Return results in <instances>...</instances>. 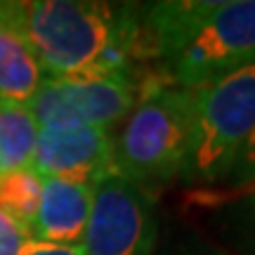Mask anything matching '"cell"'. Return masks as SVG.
I'll use <instances>...</instances> for the list:
<instances>
[{
  "instance_id": "2e32d148",
  "label": "cell",
  "mask_w": 255,
  "mask_h": 255,
  "mask_svg": "<svg viewBox=\"0 0 255 255\" xmlns=\"http://www.w3.org/2000/svg\"><path fill=\"white\" fill-rule=\"evenodd\" d=\"M19 255H85L83 246H59L45 241H31Z\"/></svg>"
},
{
  "instance_id": "9c48e42d",
  "label": "cell",
  "mask_w": 255,
  "mask_h": 255,
  "mask_svg": "<svg viewBox=\"0 0 255 255\" xmlns=\"http://www.w3.org/2000/svg\"><path fill=\"white\" fill-rule=\"evenodd\" d=\"M45 78L17 21L14 2H0V102L28 104Z\"/></svg>"
},
{
  "instance_id": "5b68a950",
  "label": "cell",
  "mask_w": 255,
  "mask_h": 255,
  "mask_svg": "<svg viewBox=\"0 0 255 255\" xmlns=\"http://www.w3.org/2000/svg\"><path fill=\"white\" fill-rule=\"evenodd\" d=\"M139 90L135 76H45L26 107L38 128L95 126L109 130L128 119Z\"/></svg>"
},
{
  "instance_id": "52a82bcc",
  "label": "cell",
  "mask_w": 255,
  "mask_h": 255,
  "mask_svg": "<svg viewBox=\"0 0 255 255\" xmlns=\"http://www.w3.org/2000/svg\"><path fill=\"white\" fill-rule=\"evenodd\" d=\"M31 168L40 177L95 184L116 175L114 139L109 130L95 126L38 128Z\"/></svg>"
},
{
  "instance_id": "ba28073f",
  "label": "cell",
  "mask_w": 255,
  "mask_h": 255,
  "mask_svg": "<svg viewBox=\"0 0 255 255\" xmlns=\"http://www.w3.org/2000/svg\"><path fill=\"white\" fill-rule=\"evenodd\" d=\"M92 208V187L69 180L43 177V194L31 229L33 241L83 246Z\"/></svg>"
},
{
  "instance_id": "8fae6325",
  "label": "cell",
  "mask_w": 255,
  "mask_h": 255,
  "mask_svg": "<svg viewBox=\"0 0 255 255\" xmlns=\"http://www.w3.org/2000/svg\"><path fill=\"white\" fill-rule=\"evenodd\" d=\"M40 194H43V177L33 168H24L0 177V210H5L28 234L36 222Z\"/></svg>"
},
{
  "instance_id": "3957f363",
  "label": "cell",
  "mask_w": 255,
  "mask_h": 255,
  "mask_svg": "<svg viewBox=\"0 0 255 255\" xmlns=\"http://www.w3.org/2000/svg\"><path fill=\"white\" fill-rule=\"evenodd\" d=\"M196 116V90L151 81L114 142L116 173L144 191L180 177L189 158Z\"/></svg>"
},
{
  "instance_id": "7a4b0ae2",
  "label": "cell",
  "mask_w": 255,
  "mask_h": 255,
  "mask_svg": "<svg viewBox=\"0 0 255 255\" xmlns=\"http://www.w3.org/2000/svg\"><path fill=\"white\" fill-rule=\"evenodd\" d=\"M149 55L165 81L196 90L255 64V0H161L142 5Z\"/></svg>"
},
{
  "instance_id": "6da1fadb",
  "label": "cell",
  "mask_w": 255,
  "mask_h": 255,
  "mask_svg": "<svg viewBox=\"0 0 255 255\" xmlns=\"http://www.w3.org/2000/svg\"><path fill=\"white\" fill-rule=\"evenodd\" d=\"M14 12L47 78L132 76L144 55L142 5L33 0L14 2Z\"/></svg>"
},
{
  "instance_id": "9a60e30c",
  "label": "cell",
  "mask_w": 255,
  "mask_h": 255,
  "mask_svg": "<svg viewBox=\"0 0 255 255\" xmlns=\"http://www.w3.org/2000/svg\"><path fill=\"white\" fill-rule=\"evenodd\" d=\"M154 255H227V253H222V251H218L215 246H210V244L201 241V239H182V241H175L168 248H163L161 253Z\"/></svg>"
},
{
  "instance_id": "30bf717a",
  "label": "cell",
  "mask_w": 255,
  "mask_h": 255,
  "mask_svg": "<svg viewBox=\"0 0 255 255\" xmlns=\"http://www.w3.org/2000/svg\"><path fill=\"white\" fill-rule=\"evenodd\" d=\"M38 123L26 104L0 102V177L31 168Z\"/></svg>"
},
{
  "instance_id": "277c9868",
  "label": "cell",
  "mask_w": 255,
  "mask_h": 255,
  "mask_svg": "<svg viewBox=\"0 0 255 255\" xmlns=\"http://www.w3.org/2000/svg\"><path fill=\"white\" fill-rule=\"evenodd\" d=\"M255 130V64L196 88V116L182 182L227 180L248 135Z\"/></svg>"
},
{
  "instance_id": "4fadbf2b",
  "label": "cell",
  "mask_w": 255,
  "mask_h": 255,
  "mask_svg": "<svg viewBox=\"0 0 255 255\" xmlns=\"http://www.w3.org/2000/svg\"><path fill=\"white\" fill-rule=\"evenodd\" d=\"M33 239L5 210H0V255H19Z\"/></svg>"
},
{
  "instance_id": "8992f818",
  "label": "cell",
  "mask_w": 255,
  "mask_h": 255,
  "mask_svg": "<svg viewBox=\"0 0 255 255\" xmlns=\"http://www.w3.org/2000/svg\"><path fill=\"white\" fill-rule=\"evenodd\" d=\"M156 241L158 213L149 191L119 173L92 187L85 255H154Z\"/></svg>"
},
{
  "instance_id": "7c38bea8",
  "label": "cell",
  "mask_w": 255,
  "mask_h": 255,
  "mask_svg": "<svg viewBox=\"0 0 255 255\" xmlns=\"http://www.w3.org/2000/svg\"><path fill=\"white\" fill-rule=\"evenodd\" d=\"M213 222L234 255H255V191L220 208Z\"/></svg>"
},
{
  "instance_id": "5bb4252c",
  "label": "cell",
  "mask_w": 255,
  "mask_h": 255,
  "mask_svg": "<svg viewBox=\"0 0 255 255\" xmlns=\"http://www.w3.org/2000/svg\"><path fill=\"white\" fill-rule=\"evenodd\" d=\"M227 180L234 184H255V130L244 142Z\"/></svg>"
}]
</instances>
